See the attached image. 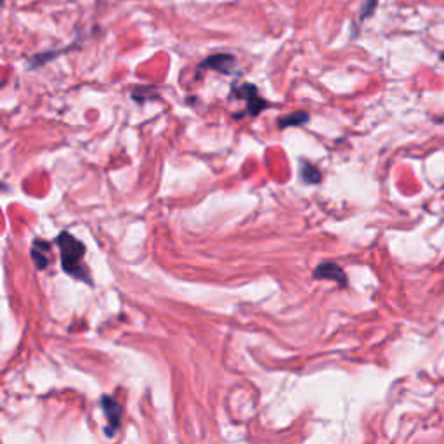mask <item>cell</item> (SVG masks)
Listing matches in <instances>:
<instances>
[{
    "label": "cell",
    "mask_w": 444,
    "mask_h": 444,
    "mask_svg": "<svg viewBox=\"0 0 444 444\" xmlns=\"http://www.w3.org/2000/svg\"><path fill=\"white\" fill-rule=\"evenodd\" d=\"M58 247L61 250V262H63V269L66 271L68 274L75 276L77 279H86L89 282V276H87L86 271L82 267V259L86 255V247L78 242L75 236L61 233L58 236Z\"/></svg>",
    "instance_id": "cell-1"
},
{
    "label": "cell",
    "mask_w": 444,
    "mask_h": 444,
    "mask_svg": "<svg viewBox=\"0 0 444 444\" xmlns=\"http://www.w3.org/2000/svg\"><path fill=\"white\" fill-rule=\"evenodd\" d=\"M234 95L238 99H245L249 103V106H247V113L249 115H257L266 106V103L259 98L257 89L254 86H250V83H243L242 87H236Z\"/></svg>",
    "instance_id": "cell-2"
},
{
    "label": "cell",
    "mask_w": 444,
    "mask_h": 444,
    "mask_svg": "<svg viewBox=\"0 0 444 444\" xmlns=\"http://www.w3.org/2000/svg\"><path fill=\"white\" fill-rule=\"evenodd\" d=\"M234 65H236V61L231 54H214V56H209V58H207L205 61L200 65V70H203V68H210V70L222 71V73H231V70H233Z\"/></svg>",
    "instance_id": "cell-3"
},
{
    "label": "cell",
    "mask_w": 444,
    "mask_h": 444,
    "mask_svg": "<svg viewBox=\"0 0 444 444\" xmlns=\"http://www.w3.org/2000/svg\"><path fill=\"white\" fill-rule=\"evenodd\" d=\"M101 408H103V411L106 413L108 422H110V427H108V434H110V432L113 434V432L117 430L118 425H120V415H122V408H120L118 403L115 401L113 398H110V396H103Z\"/></svg>",
    "instance_id": "cell-4"
},
{
    "label": "cell",
    "mask_w": 444,
    "mask_h": 444,
    "mask_svg": "<svg viewBox=\"0 0 444 444\" xmlns=\"http://www.w3.org/2000/svg\"><path fill=\"white\" fill-rule=\"evenodd\" d=\"M314 278L334 279V282L342 283V285L346 283V274H344V271L340 269L337 264H331V262L319 264V266L314 269Z\"/></svg>",
    "instance_id": "cell-5"
},
{
    "label": "cell",
    "mask_w": 444,
    "mask_h": 444,
    "mask_svg": "<svg viewBox=\"0 0 444 444\" xmlns=\"http://www.w3.org/2000/svg\"><path fill=\"white\" fill-rule=\"evenodd\" d=\"M31 257L37 262V267L46 269L47 264L51 261V247L46 242H35L33 249H31Z\"/></svg>",
    "instance_id": "cell-6"
},
{
    "label": "cell",
    "mask_w": 444,
    "mask_h": 444,
    "mask_svg": "<svg viewBox=\"0 0 444 444\" xmlns=\"http://www.w3.org/2000/svg\"><path fill=\"white\" fill-rule=\"evenodd\" d=\"M307 120H309V115L304 113V111H297V113L288 115V117L279 120L278 125L282 127V129H285V127H299L302 125L304 122H307Z\"/></svg>",
    "instance_id": "cell-7"
},
{
    "label": "cell",
    "mask_w": 444,
    "mask_h": 444,
    "mask_svg": "<svg viewBox=\"0 0 444 444\" xmlns=\"http://www.w3.org/2000/svg\"><path fill=\"white\" fill-rule=\"evenodd\" d=\"M301 174H302L304 181L309 182V184L319 182V179H321V172L316 169L314 165H311V163H302Z\"/></svg>",
    "instance_id": "cell-8"
},
{
    "label": "cell",
    "mask_w": 444,
    "mask_h": 444,
    "mask_svg": "<svg viewBox=\"0 0 444 444\" xmlns=\"http://www.w3.org/2000/svg\"><path fill=\"white\" fill-rule=\"evenodd\" d=\"M378 0H368V2L365 4V9H363V14H361V19H365L366 16H370L371 13H373L375 6H377Z\"/></svg>",
    "instance_id": "cell-9"
}]
</instances>
